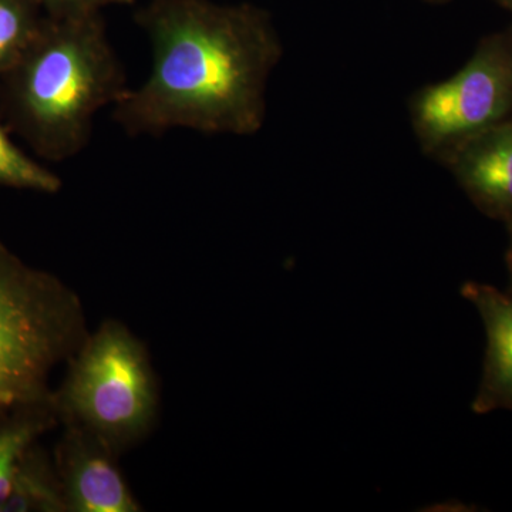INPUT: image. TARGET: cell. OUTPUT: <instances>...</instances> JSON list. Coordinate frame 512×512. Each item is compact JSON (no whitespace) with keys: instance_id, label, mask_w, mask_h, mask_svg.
<instances>
[{"instance_id":"6da1fadb","label":"cell","mask_w":512,"mask_h":512,"mask_svg":"<svg viewBox=\"0 0 512 512\" xmlns=\"http://www.w3.org/2000/svg\"><path fill=\"white\" fill-rule=\"evenodd\" d=\"M134 20L153 49L146 82L114 104L130 136L174 128L252 136L264 127L266 86L284 55L265 10L211 0H151Z\"/></svg>"},{"instance_id":"7a4b0ae2","label":"cell","mask_w":512,"mask_h":512,"mask_svg":"<svg viewBox=\"0 0 512 512\" xmlns=\"http://www.w3.org/2000/svg\"><path fill=\"white\" fill-rule=\"evenodd\" d=\"M128 89L101 12L45 15L0 79V119L37 156L62 163L89 146L94 116Z\"/></svg>"},{"instance_id":"3957f363","label":"cell","mask_w":512,"mask_h":512,"mask_svg":"<svg viewBox=\"0 0 512 512\" xmlns=\"http://www.w3.org/2000/svg\"><path fill=\"white\" fill-rule=\"evenodd\" d=\"M79 295L0 239V421L49 403V377L87 338Z\"/></svg>"},{"instance_id":"277c9868","label":"cell","mask_w":512,"mask_h":512,"mask_svg":"<svg viewBox=\"0 0 512 512\" xmlns=\"http://www.w3.org/2000/svg\"><path fill=\"white\" fill-rule=\"evenodd\" d=\"M52 394L64 424L89 431L119 456L156 427L160 390L146 345L116 319H107L70 357Z\"/></svg>"},{"instance_id":"5b68a950","label":"cell","mask_w":512,"mask_h":512,"mask_svg":"<svg viewBox=\"0 0 512 512\" xmlns=\"http://www.w3.org/2000/svg\"><path fill=\"white\" fill-rule=\"evenodd\" d=\"M410 123L427 156L512 117V32L485 37L463 69L413 94Z\"/></svg>"},{"instance_id":"8992f818","label":"cell","mask_w":512,"mask_h":512,"mask_svg":"<svg viewBox=\"0 0 512 512\" xmlns=\"http://www.w3.org/2000/svg\"><path fill=\"white\" fill-rule=\"evenodd\" d=\"M119 454L89 431L66 424L56 471L67 512H140L119 466Z\"/></svg>"},{"instance_id":"52a82bcc","label":"cell","mask_w":512,"mask_h":512,"mask_svg":"<svg viewBox=\"0 0 512 512\" xmlns=\"http://www.w3.org/2000/svg\"><path fill=\"white\" fill-rule=\"evenodd\" d=\"M439 160L478 210L505 225L512 222V117L461 141Z\"/></svg>"},{"instance_id":"ba28073f","label":"cell","mask_w":512,"mask_h":512,"mask_svg":"<svg viewBox=\"0 0 512 512\" xmlns=\"http://www.w3.org/2000/svg\"><path fill=\"white\" fill-rule=\"evenodd\" d=\"M461 295L476 306L487 333V350L473 412L512 410V293L467 282Z\"/></svg>"},{"instance_id":"9c48e42d","label":"cell","mask_w":512,"mask_h":512,"mask_svg":"<svg viewBox=\"0 0 512 512\" xmlns=\"http://www.w3.org/2000/svg\"><path fill=\"white\" fill-rule=\"evenodd\" d=\"M59 419L52 402L22 410L0 423V511L5 510L16 473L37 436Z\"/></svg>"},{"instance_id":"30bf717a","label":"cell","mask_w":512,"mask_h":512,"mask_svg":"<svg viewBox=\"0 0 512 512\" xmlns=\"http://www.w3.org/2000/svg\"><path fill=\"white\" fill-rule=\"evenodd\" d=\"M33 447L20 463L12 493L3 511L67 512L59 474L46 460L33 454Z\"/></svg>"},{"instance_id":"8fae6325","label":"cell","mask_w":512,"mask_h":512,"mask_svg":"<svg viewBox=\"0 0 512 512\" xmlns=\"http://www.w3.org/2000/svg\"><path fill=\"white\" fill-rule=\"evenodd\" d=\"M43 19L39 0H0V79L18 62Z\"/></svg>"},{"instance_id":"7c38bea8","label":"cell","mask_w":512,"mask_h":512,"mask_svg":"<svg viewBox=\"0 0 512 512\" xmlns=\"http://www.w3.org/2000/svg\"><path fill=\"white\" fill-rule=\"evenodd\" d=\"M0 185L56 194L62 190L63 183L53 171L36 163L10 138V131L0 119Z\"/></svg>"},{"instance_id":"4fadbf2b","label":"cell","mask_w":512,"mask_h":512,"mask_svg":"<svg viewBox=\"0 0 512 512\" xmlns=\"http://www.w3.org/2000/svg\"><path fill=\"white\" fill-rule=\"evenodd\" d=\"M47 16L80 15V13L101 12L107 6L134 5L136 0H39Z\"/></svg>"},{"instance_id":"5bb4252c","label":"cell","mask_w":512,"mask_h":512,"mask_svg":"<svg viewBox=\"0 0 512 512\" xmlns=\"http://www.w3.org/2000/svg\"><path fill=\"white\" fill-rule=\"evenodd\" d=\"M508 232H510V245H508L507 256H505V261H507L508 274H510V291L512 293V222L507 224Z\"/></svg>"},{"instance_id":"9a60e30c","label":"cell","mask_w":512,"mask_h":512,"mask_svg":"<svg viewBox=\"0 0 512 512\" xmlns=\"http://www.w3.org/2000/svg\"><path fill=\"white\" fill-rule=\"evenodd\" d=\"M500 5H503L505 9L510 10L512 12V0H498Z\"/></svg>"},{"instance_id":"2e32d148","label":"cell","mask_w":512,"mask_h":512,"mask_svg":"<svg viewBox=\"0 0 512 512\" xmlns=\"http://www.w3.org/2000/svg\"><path fill=\"white\" fill-rule=\"evenodd\" d=\"M429 2H444V0H429Z\"/></svg>"}]
</instances>
